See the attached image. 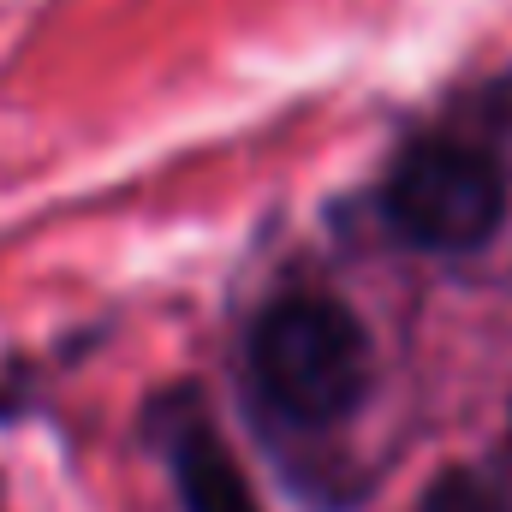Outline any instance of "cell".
I'll list each match as a JSON object with an SVG mask.
<instances>
[{
	"instance_id": "3957f363",
	"label": "cell",
	"mask_w": 512,
	"mask_h": 512,
	"mask_svg": "<svg viewBox=\"0 0 512 512\" xmlns=\"http://www.w3.org/2000/svg\"><path fill=\"white\" fill-rule=\"evenodd\" d=\"M167 459H173V489L185 512H262L251 477L239 471V459L227 453V441L209 423L197 417L179 423L167 441Z\"/></svg>"
},
{
	"instance_id": "6da1fadb",
	"label": "cell",
	"mask_w": 512,
	"mask_h": 512,
	"mask_svg": "<svg viewBox=\"0 0 512 512\" xmlns=\"http://www.w3.org/2000/svg\"><path fill=\"white\" fill-rule=\"evenodd\" d=\"M251 376L292 423H340L370 387V340L340 298L298 292L262 310L251 334Z\"/></svg>"
},
{
	"instance_id": "7a4b0ae2",
	"label": "cell",
	"mask_w": 512,
	"mask_h": 512,
	"mask_svg": "<svg viewBox=\"0 0 512 512\" xmlns=\"http://www.w3.org/2000/svg\"><path fill=\"white\" fill-rule=\"evenodd\" d=\"M382 209L399 239L453 256L495 239V227L507 215V185L483 149L429 137V143H411L387 167Z\"/></svg>"
},
{
	"instance_id": "277c9868",
	"label": "cell",
	"mask_w": 512,
	"mask_h": 512,
	"mask_svg": "<svg viewBox=\"0 0 512 512\" xmlns=\"http://www.w3.org/2000/svg\"><path fill=\"white\" fill-rule=\"evenodd\" d=\"M417 512H512V507H507V495H501L489 477L453 465V471H441V477L423 489Z\"/></svg>"
},
{
	"instance_id": "5b68a950",
	"label": "cell",
	"mask_w": 512,
	"mask_h": 512,
	"mask_svg": "<svg viewBox=\"0 0 512 512\" xmlns=\"http://www.w3.org/2000/svg\"><path fill=\"white\" fill-rule=\"evenodd\" d=\"M6 411H12V405H6V399H0V417H6Z\"/></svg>"
}]
</instances>
